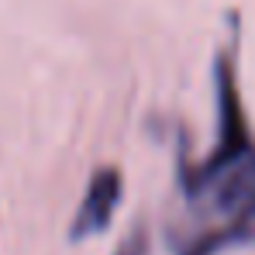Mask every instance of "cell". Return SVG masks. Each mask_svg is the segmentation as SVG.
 <instances>
[{"label": "cell", "instance_id": "cell-3", "mask_svg": "<svg viewBox=\"0 0 255 255\" xmlns=\"http://www.w3.org/2000/svg\"><path fill=\"white\" fill-rule=\"evenodd\" d=\"M118 255H148V235H145V228H141V224L128 235L125 242H121Z\"/></svg>", "mask_w": 255, "mask_h": 255}, {"label": "cell", "instance_id": "cell-1", "mask_svg": "<svg viewBox=\"0 0 255 255\" xmlns=\"http://www.w3.org/2000/svg\"><path fill=\"white\" fill-rule=\"evenodd\" d=\"M238 17L231 42L217 52V138L197 162L183 166V224L172 231L176 255H221L255 235V134L238 90Z\"/></svg>", "mask_w": 255, "mask_h": 255}, {"label": "cell", "instance_id": "cell-2", "mask_svg": "<svg viewBox=\"0 0 255 255\" xmlns=\"http://www.w3.org/2000/svg\"><path fill=\"white\" fill-rule=\"evenodd\" d=\"M121 193H125V176L118 166H100L93 169L90 183L83 190V200L73 214V224H69V238L73 242H83L93 235H104L114 221V211L121 204Z\"/></svg>", "mask_w": 255, "mask_h": 255}]
</instances>
